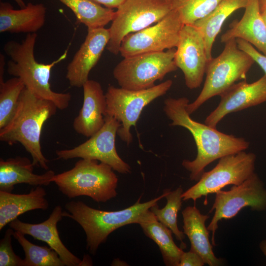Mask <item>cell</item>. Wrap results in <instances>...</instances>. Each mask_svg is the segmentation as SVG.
<instances>
[{
    "mask_svg": "<svg viewBox=\"0 0 266 266\" xmlns=\"http://www.w3.org/2000/svg\"><path fill=\"white\" fill-rule=\"evenodd\" d=\"M189 102L186 97L168 98L164 101V111L172 121L170 126L183 127L193 135L197 156L192 161L183 160L182 165L190 172V180L198 181L207 166L224 156L246 150L249 142L193 120L186 108Z\"/></svg>",
    "mask_w": 266,
    "mask_h": 266,
    "instance_id": "obj_1",
    "label": "cell"
},
{
    "mask_svg": "<svg viewBox=\"0 0 266 266\" xmlns=\"http://www.w3.org/2000/svg\"><path fill=\"white\" fill-rule=\"evenodd\" d=\"M57 109L54 102L36 96L25 87L14 115L0 129V140L9 145L21 143L31 155L34 166L47 170L49 161L42 152L40 137L44 124Z\"/></svg>",
    "mask_w": 266,
    "mask_h": 266,
    "instance_id": "obj_2",
    "label": "cell"
},
{
    "mask_svg": "<svg viewBox=\"0 0 266 266\" xmlns=\"http://www.w3.org/2000/svg\"><path fill=\"white\" fill-rule=\"evenodd\" d=\"M37 36L36 33H30L21 42L10 40L4 44V51L10 58L7 63V72L20 78L26 88L36 96L52 101L58 109L65 110L69 105L71 95L53 91L50 78L52 68L66 58L67 50L50 64L38 63L34 53Z\"/></svg>",
    "mask_w": 266,
    "mask_h": 266,
    "instance_id": "obj_3",
    "label": "cell"
},
{
    "mask_svg": "<svg viewBox=\"0 0 266 266\" xmlns=\"http://www.w3.org/2000/svg\"><path fill=\"white\" fill-rule=\"evenodd\" d=\"M168 190H165L160 196L145 202H140L139 198L133 205L117 211L100 210L82 201H71L65 205L67 211H63V215L82 227L86 236V249L95 255L111 233L122 226L137 224L141 215L165 198Z\"/></svg>",
    "mask_w": 266,
    "mask_h": 266,
    "instance_id": "obj_4",
    "label": "cell"
},
{
    "mask_svg": "<svg viewBox=\"0 0 266 266\" xmlns=\"http://www.w3.org/2000/svg\"><path fill=\"white\" fill-rule=\"evenodd\" d=\"M52 181L69 199L84 196L105 202L117 195L118 179L114 170L97 160L81 159L71 169L55 174Z\"/></svg>",
    "mask_w": 266,
    "mask_h": 266,
    "instance_id": "obj_5",
    "label": "cell"
},
{
    "mask_svg": "<svg viewBox=\"0 0 266 266\" xmlns=\"http://www.w3.org/2000/svg\"><path fill=\"white\" fill-rule=\"evenodd\" d=\"M225 44L221 53L207 63L202 89L196 100L186 107L190 115L210 98L220 96L236 81L245 79L247 72L255 63L249 55L239 48L235 39Z\"/></svg>",
    "mask_w": 266,
    "mask_h": 266,
    "instance_id": "obj_6",
    "label": "cell"
},
{
    "mask_svg": "<svg viewBox=\"0 0 266 266\" xmlns=\"http://www.w3.org/2000/svg\"><path fill=\"white\" fill-rule=\"evenodd\" d=\"M175 48L166 51L142 53L124 58L114 68L113 75L120 87L143 90L155 86L177 67Z\"/></svg>",
    "mask_w": 266,
    "mask_h": 266,
    "instance_id": "obj_7",
    "label": "cell"
},
{
    "mask_svg": "<svg viewBox=\"0 0 266 266\" xmlns=\"http://www.w3.org/2000/svg\"><path fill=\"white\" fill-rule=\"evenodd\" d=\"M168 79L143 90H128L110 85L105 95L107 115L115 118L121 123L117 135L127 145L133 140L131 127L135 126L142 111L155 99L165 95L172 86Z\"/></svg>",
    "mask_w": 266,
    "mask_h": 266,
    "instance_id": "obj_8",
    "label": "cell"
},
{
    "mask_svg": "<svg viewBox=\"0 0 266 266\" xmlns=\"http://www.w3.org/2000/svg\"><path fill=\"white\" fill-rule=\"evenodd\" d=\"M171 9L170 2L165 0H125L115 11L106 49L118 55L122 41L127 34L153 25Z\"/></svg>",
    "mask_w": 266,
    "mask_h": 266,
    "instance_id": "obj_9",
    "label": "cell"
},
{
    "mask_svg": "<svg viewBox=\"0 0 266 266\" xmlns=\"http://www.w3.org/2000/svg\"><path fill=\"white\" fill-rule=\"evenodd\" d=\"M256 159L255 154L245 151L221 158L213 169L204 171L197 183L183 193V201L195 202L228 185L241 184L255 173Z\"/></svg>",
    "mask_w": 266,
    "mask_h": 266,
    "instance_id": "obj_10",
    "label": "cell"
},
{
    "mask_svg": "<svg viewBox=\"0 0 266 266\" xmlns=\"http://www.w3.org/2000/svg\"><path fill=\"white\" fill-rule=\"evenodd\" d=\"M215 194L209 212L214 210V214L207 226L212 232V245H216L214 236L219 221L234 217L245 207L258 211L266 209V188L255 172L241 184L233 185L229 190H221Z\"/></svg>",
    "mask_w": 266,
    "mask_h": 266,
    "instance_id": "obj_11",
    "label": "cell"
},
{
    "mask_svg": "<svg viewBox=\"0 0 266 266\" xmlns=\"http://www.w3.org/2000/svg\"><path fill=\"white\" fill-rule=\"evenodd\" d=\"M183 25L177 13L171 9L154 25L127 34L122 41L119 53L125 58L176 48Z\"/></svg>",
    "mask_w": 266,
    "mask_h": 266,
    "instance_id": "obj_12",
    "label": "cell"
},
{
    "mask_svg": "<svg viewBox=\"0 0 266 266\" xmlns=\"http://www.w3.org/2000/svg\"><path fill=\"white\" fill-rule=\"evenodd\" d=\"M120 126V122L115 118L106 115L104 124L100 130L75 147L57 150L56 154L58 158L97 160L109 165L119 173H130V165L119 156L115 146V138Z\"/></svg>",
    "mask_w": 266,
    "mask_h": 266,
    "instance_id": "obj_13",
    "label": "cell"
},
{
    "mask_svg": "<svg viewBox=\"0 0 266 266\" xmlns=\"http://www.w3.org/2000/svg\"><path fill=\"white\" fill-rule=\"evenodd\" d=\"M174 56V62L184 76L190 89L201 85L208 61L203 37L193 26L184 25Z\"/></svg>",
    "mask_w": 266,
    "mask_h": 266,
    "instance_id": "obj_14",
    "label": "cell"
},
{
    "mask_svg": "<svg viewBox=\"0 0 266 266\" xmlns=\"http://www.w3.org/2000/svg\"><path fill=\"white\" fill-rule=\"evenodd\" d=\"M220 96L218 106L204 120L215 128L227 115L266 101V75L251 83L245 80L235 83Z\"/></svg>",
    "mask_w": 266,
    "mask_h": 266,
    "instance_id": "obj_15",
    "label": "cell"
},
{
    "mask_svg": "<svg viewBox=\"0 0 266 266\" xmlns=\"http://www.w3.org/2000/svg\"><path fill=\"white\" fill-rule=\"evenodd\" d=\"M108 29H88L84 42L67 66L66 78L71 87L80 88L89 80L109 40Z\"/></svg>",
    "mask_w": 266,
    "mask_h": 266,
    "instance_id": "obj_16",
    "label": "cell"
},
{
    "mask_svg": "<svg viewBox=\"0 0 266 266\" xmlns=\"http://www.w3.org/2000/svg\"><path fill=\"white\" fill-rule=\"evenodd\" d=\"M60 205L56 206L47 219L38 224L23 222L17 218L8 225L10 228L34 239L45 242L59 255L65 266H81L82 260L72 253L61 240L57 229L58 223L63 217Z\"/></svg>",
    "mask_w": 266,
    "mask_h": 266,
    "instance_id": "obj_17",
    "label": "cell"
},
{
    "mask_svg": "<svg viewBox=\"0 0 266 266\" xmlns=\"http://www.w3.org/2000/svg\"><path fill=\"white\" fill-rule=\"evenodd\" d=\"M83 102L78 115L73 122V127L78 134L90 137L100 130L107 115L105 95L100 84L88 80L82 87Z\"/></svg>",
    "mask_w": 266,
    "mask_h": 266,
    "instance_id": "obj_18",
    "label": "cell"
},
{
    "mask_svg": "<svg viewBox=\"0 0 266 266\" xmlns=\"http://www.w3.org/2000/svg\"><path fill=\"white\" fill-rule=\"evenodd\" d=\"M260 0H248L240 20H235L221 37L226 43L233 39H243L266 55V26L260 7Z\"/></svg>",
    "mask_w": 266,
    "mask_h": 266,
    "instance_id": "obj_19",
    "label": "cell"
},
{
    "mask_svg": "<svg viewBox=\"0 0 266 266\" xmlns=\"http://www.w3.org/2000/svg\"><path fill=\"white\" fill-rule=\"evenodd\" d=\"M47 9L43 3H28L15 9L8 2H0V32L36 33L44 25Z\"/></svg>",
    "mask_w": 266,
    "mask_h": 266,
    "instance_id": "obj_20",
    "label": "cell"
},
{
    "mask_svg": "<svg viewBox=\"0 0 266 266\" xmlns=\"http://www.w3.org/2000/svg\"><path fill=\"white\" fill-rule=\"evenodd\" d=\"M34 165L26 157L0 160V191L11 192L14 186L25 183L32 186H48L55 175L52 170L42 174L33 172Z\"/></svg>",
    "mask_w": 266,
    "mask_h": 266,
    "instance_id": "obj_21",
    "label": "cell"
},
{
    "mask_svg": "<svg viewBox=\"0 0 266 266\" xmlns=\"http://www.w3.org/2000/svg\"><path fill=\"white\" fill-rule=\"evenodd\" d=\"M182 214L183 233L190 241V250L199 255L205 264L209 266L221 265L223 260L214 255L209 240V231L205 226L209 216L201 214L195 206L186 207Z\"/></svg>",
    "mask_w": 266,
    "mask_h": 266,
    "instance_id": "obj_22",
    "label": "cell"
},
{
    "mask_svg": "<svg viewBox=\"0 0 266 266\" xmlns=\"http://www.w3.org/2000/svg\"><path fill=\"white\" fill-rule=\"evenodd\" d=\"M46 192L41 186L28 194H16L0 191V231L18 216L36 209L45 210L49 203Z\"/></svg>",
    "mask_w": 266,
    "mask_h": 266,
    "instance_id": "obj_23",
    "label": "cell"
},
{
    "mask_svg": "<svg viewBox=\"0 0 266 266\" xmlns=\"http://www.w3.org/2000/svg\"><path fill=\"white\" fill-rule=\"evenodd\" d=\"M137 224L142 228L144 233L159 246L165 265L179 266L184 251L174 242L172 231L159 222L150 209L141 215Z\"/></svg>",
    "mask_w": 266,
    "mask_h": 266,
    "instance_id": "obj_24",
    "label": "cell"
},
{
    "mask_svg": "<svg viewBox=\"0 0 266 266\" xmlns=\"http://www.w3.org/2000/svg\"><path fill=\"white\" fill-rule=\"evenodd\" d=\"M248 0H223L207 16L193 25L202 35L208 60L212 58L215 39L227 18L236 10L245 8Z\"/></svg>",
    "mask_w": 266,
    "mask_h": 266,
    "instance_id": "obj_25",
    "label": "cell"
},
{
    "mask_svg": "<svg viewBox=\"0 0 266 266\" xmlns=\"http://www.w3.org/2000/svg\"><path fill=\"white\" fill-rule=\"evenodd\" d=\"M88 29L104 27L113 20L115 11L91 0H59Z\"/></svg>",
    "mask_w": 266,
    "mask_h": 266,
    "instance_id": "obj_26",
    "label": "cell"
},
{
    "mask_svg": "<svg viewBox=\"0 0 266 266\" xmlns=\"http://www.w3.org/2000/svg\"><path fill=\"white\" fill-rule=\"evenodd\" d=\"M183 193V190L181 187L172 191L169 190L165 197L166 200L165 206L160 209L158 204H156L150 210L159 222L172 231L177 240L181 242L183 248H185L186 244L183 242L185 234L179 230L177 226V214L182 206Z\"/></svg>",
    "mask_w": 266,
    "mask_h": 266,
    "instance_id": "obj_27",
    "label": "cell"
},
{
    "mask_svg": "<svg viewBox=\"0 0 266 266\" xmlns=\"http://www.w3.org/2000/svg\"><path fill=\"white\" fill-rule=\"evenodd\" d=\"M13 236L24 251V266H65L59 254L51 247L36 245L18 231L14 232Z\"/></svg>",
    "mask_w": 266,
    "mask_h": 266,
    "instance_id": "obj_28",
    "label": "cell"
},
{
    "mask_svg": "<svg viewBox=\"0 0 266 266\" xmlns=\"http://www.w3.org/2000/svg\"><path fill=\"white\" fill-rule=\"evenodd\" d=\"M223 0H171L172 9L184 25H193L209 14Z\"/></svg>",
    "mask_w": 266,
    "mask_h": 266,
    "instance_id": "obj_29",
    "label": "cell"
},
{
    "mask_svg": "<svg viewBox=\"0 0 266 266\" xmlns=\"http://www.w3.org/2000/svg\"><path fill=\"white\" fill-rule=\"evenodd\" d=\"M25 87L22 80L17 77L0 84V129L12 117L17 107L20 96Z\"/></svg>",
    "mask_w": 266,
    "mask_h": 266,
    "instance_id": "obj_30",
    "label": "cell"
},
{
    "mask_svg": "<svg viewBox=\"0 0 266 266\" xmlns=\"http://www.w3.org/2000/svg\"><path fill=\"white\" fill-rule=\"evenodd\" d=\"M14 230L10 228L0 241V266H24L23 259L14 252L11 238Z\"/></svg>",
    "mask_w": 266,
    "mask_h": 266,
    "instance_id": "obj_31",
    "label": "cell"
},
{
    "mask_svg": "<svg viewBox=\"0 0 266 266\" xmlns=\"http://www.w3.org/2000/svg\"><path fill=\"white\" fill-rule=\"evenodd\" d=\"M235 39L239 48L249 55L262 68L266 75V55L259 52L249 42L240 38Z\"/></svg>",
    "mask_w": 266,
    "mask_h": 266,
    "instance_id": "obj_32",
    "label": "cell"
},
{
    "mask_svg": "<svg viewBox=\"0 0 266 266\" xmlns=\"http://www.w3.org/2000/svg\"><path fill=\"white\" fill-rule=\"evenodd\" d=\"M205 265L202 259L192 250L183 252L181 255L179 266H202Z\"/></svg>",
    "mask_w": 266,
    "mask_h": 266,
    "instance_id": "obj_33",
    "label": "cell"
},
{
    "mask_svg": "<svg viewBox=\"0 0 266 266\" xmlns=\"http://www.w3.org/2000/svg\"><path fill=\"white\" fill-rule=\"evenodd\" d=\"M110 9L117 8L125 0H91Z\"/></svg>",
    "mask_w": 266,
    "mask_h": 266,
    "instance_id": "obj_34",
    "label": "cell"
},
{
    "mask_svg": "<svg viewBox=\"0 0 266 266\" xmlns=\"http://www.w3.org/2000/svg\"><path fill=\"white\" fill-rule=\"evenodd\" d=\"M5 65V57L3 54H0V84L3 83L4 81L3 75L4 72V66Z\"/></svg>",
    "mask_w": 266,
    "mask_h": 266,
    "instance_id": "obj_35",
    "label": "cell"
},
{
    "mask_svg": "<svg viewBox=\"0 0 266 266\" xmlns=\"http://www.w3.org/2000/svg\"><path fill=\"white\" fill-rule=\"evenodd\" d=\"M260 248L266 257V239L263 240L260 243Z\"/></svg>",
    "mask_w": 266,
    "mask_h": 266,
    "instance_id": "obj_36",
    "label": "cell"
},
{
    "mask_svg": "<svg viewBox=\"0 0 266 266\" xmlns=\"http://www.w3.org/2000/svg\"><path fill=\"white\" fill-rule=\"evenodd\" d=\"M260 7L261 12H263L266 9V0H260Z\"/></svg>",
    "mask_w": 266,
    "mask_h": 266,
    "instance_id": "obj_37",
    "label": "cell"
},
{
    "mask_svg": "<svg viewBox=\"0 0 266 266\" xmlns=\"http://www.w3.org/2000/svg\"><path fill=\"white\" fill-rule=\"evenodd\" d=\"M19 5L20 8H24L26 6L23 0H13Z\"/></svg>",
    "mask_w": 266,
    "mask_h": 266,
    "instance_id": "obj_38",
    "label": "cell"
},
{
    "mask_svg": "<svg viewBox=\"0 0 266 266\" xmlns=\"http://www.w3.org/2000/svg\"><path fill=\"white\" fill-rule=\"evenodd\" d=\"M261 14H262V16L264 20V21L266 26V9H265L263 12H262Z\"/></svg>",
    "mask_w": 266,
    "mask_h": 266,
    "instance_id": "obj_39",
    "label": "cell"
},
{
    "mask_svg": "<svg viewBox=\"0 0 266 266\" xmlns=\"http://www.w3.org/2000/svg\"><path fill=\"white\" fill-rule=\"evenodd\" d=\"M166 0V1H167V2H170V1L171 0Z\"/></svg>",
    "mask_w": 266,
    "mask_h": 266,
    "instance_id": "obj_40",
    "label": "cell"
}]
</instances>
